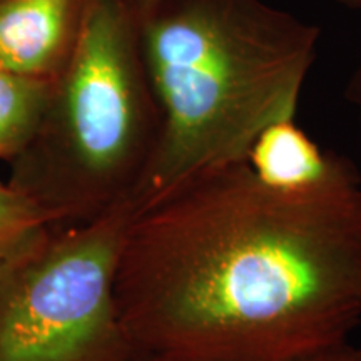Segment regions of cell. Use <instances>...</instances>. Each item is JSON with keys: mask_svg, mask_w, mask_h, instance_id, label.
<instances>
[{"mask_svg": "<svg viewBox=\"0 0 361 361\" xmlns=\"http://www.w3.org/2000/svg\"><path fill=\"white\" fill-rule=\"evenodd\" d=\"M51 85L52 80L24 78L0 67V159L12 162L32 141Z\"/></svg>", "mask_w": 361, "mask_h": 361, "instance_id": "cell-7", "label": "cell"}, {"mask_svg": "<svg viewBox=\"0 0 361 361\" xmlns=\"http://www.w3.org/2000/svg\"><path fill=\"white\" fill-rule=\"evenodd\" d=\"M133 201L56 224L0 261V361H128L116 268Z\"/></svg>", "mask_w": 361, "mask_h": 361, "instance_id": "cell-4", "label": "cell"}, {"mask_svg": "<svg viewBox=\"0 0 361 361\" xmlns=\"http://www.w3.org/2000/svg\"><path fill=\"white\" fill-rule=\"evenodd\" d=\"M335 2L350 11H361V0H335Z\"/></svg>", "mask_w": 361, "mask_h": 361, "instance_id": "cell-12", "label": "cell"}, {"mask_svg": "<svg viewBox=\"0 0 361 361\" xmlns=\"http://www.w3.org/2000/svg\"><path fill=\"white\" fill-rule=\"evenodd\" d=\"M56 219L30 194L0 183V261L11 258L56 226Z\"/></svg>", "mask_w": 361, "mask_h": 361, "instance_id": "cell-8", "label": "cell"}, {"mask_svg": "<svg viewBox=\"0 0 361 361\" xmlns=\"http://www.w3.org/2000/svg\"><path fill=\"white\" fill-rule=\"evenodd\" d=\"M87 0H0V67L54 80L79 42Z\"/></svg>", "mask_w": 361, "mask_h": 361, "instance_id": "cell-5", "label": "cell"}, {"mask_svg": "<svg viewBox=\"0 0 361 361\" xmlns=\"http://www.w3.org/2000/svg\"><path fill=\"white\" fill-rule=\"evenodd\" d=\"M116 306L139 351L296 361L361 322V174L335 154L313 184L266 183L247 161L134 207Z\"/></svg>", "mask_w": 361, "mask_h": 361, "instance_id": "cell-1", "label": "cell"}, {"mask_svg": "<svg viewBox=\"0 0 361 361\" xmlns=\"http://www.w3.org/2000/svg\"><path fill=\"white\" fill-rule=\"evenodd\" d=\"M319 37L266 0H157L141 12L161 126L134 207L247 161L266 128L296 119Z\"/></svg>", "mask_w": 361, "mask_h": 361, "instance_id": "cell-2", "label": "cell"}, {"mask_svg": "<svg viewBox=\"0 0 361 361\" xmlns=\"http://www.w3.org/2000/svg\"><path fill=\"white\" fill-rule=\"evenodd\" d=\"M161 117L134 0H87L79 42L52 80L37 133L11 162L8 183L57 224L133 201Z\"/></svg>", "mask_w": 361, "mask_h": 361, "instance_id": "cell-3", "label": "cell"}, {"mask_svg": "<svg viewBox=\"0 0 361 361\" xmlns=\"http://www.w3.org/2000/svg\"><path fill=\"white\" fill-rule=\"evenodd\" d=\"M336 152L323 151L296 119L266 128L252 144L247 162L266 183L281 188H301L322 179L331 168Z\"/></svg>", "mask_w": 361, "mask_h": 361, "instance_id": "cell-6", "label": "cell"}, {"mask_svg": "<svg viewBox=\"0 0 361 361\" xmlns=\"http://www.w3.org/2000/svg\"><path fill=\"white\" fill-rule=\"evenodd\" d=\"M346 101L351 106V111L356 117V123H358L360 133H361V61L358 62V66L355 67L353 74L346 84Z\"/></svg>", "mask_w": 361, "mask_h": 361, "instance_id": "cell-10", "label": "cell"}, {"mask_svg": "<svg viewBox=\"0 0 361 361\" xmlns=\"http://www.w3.org/2000/svg\"><path fill=\"white\" fill-rule=\"evenodd\" d=\"M128 361H213L202 358H191V356H178L166 353H152V351H135Z\"/></svg>", "mask_w": 361, "mask_h": 361, "instance_id": "cell-11", "label": "cell"}, {"mask_svg": "<svg viewBox=\"0 0 361 361\" xmlns=\"http://www.w3.org/2000/svg\"><path fill=\"white\" fill-rule=\"evenodd\" d=\"M296 361H361V348L348 345V341H343L340 345L328 346Z\"/></svg>", "mask_w": 361, "mask_h": 361, "instance_id": "cell-9", "label": "cell"}, {"mask_svg": "<svg viewBox=\"0 0 361 361\" xmlns=\"http://www.w3.org/2000/svg\"><path fill=\"white\" fill-rule=\"evenodd\" d=\"M135 6H137L139 12H144L146 8H149L151 6H154V4L157 2V0H134Z\"/></svg>", "mask_w": 361, "mask_h": 361, "instance_id": "cell-13", "label": "cell"}]
</instances>
